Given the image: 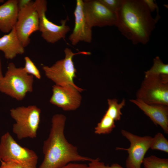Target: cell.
Here are the masks:
<instances>
[{
    "instance_id": "8",
    "label": "cell",
    "mask_w": 168,
    "mask_h": 168,
    "mask_svg": "<svg viewBox=\"0 0 168 168\" xmlns=\"http://www.w3.org/2000/svg\"><path fill=\"white\" fill-rule=\"evenodd\" d=\"M39 17V30L42 37L47 42L54 44L65 38L70 31L69 26L66 25L68 20H62L61 25H58L50 21L46 17L47 2L45 0H36L35 1Z\"/></svg>"
},
{
    "instance_id": "18",
    "label": "cell",
    "mask_w": 168,
    "mask_h": 168,
    "mask_svg": "<svg viewBox=\"0 0 168 168\" xmlns=\"http://www.w3.org/2000/svg\"><path fill=\"white\" fill-rule=\"evenodd\" d=\"M115 121L105 114L95 128L94 133L97 134L110 133L115 127Z\"/></svg>"
},
{
    "instance_id": "27",
    "label": "cell",
    "mask_w": 168,
    "mask_h": 168,
    "mask_svg": "<svg viewBox=\"0 0 168 168\" xmlns=\"http://www.w3.org/2000/svg\"><path fill=\"white\" fill-rule=\"evenodd\" d=\"M150 12H153L158 9L157 4L153 0H143Z\"/></svg>"
},
{
    "instance_id": "29",
    "label": "cell",
    "mask_w": 168,
    "mask_h": 168,
    "mask_svg": "<svg viewBox=\"0 0 168 168\" xmlns=\"http://www.w3.org/2000/svg\"><path fill=\"white\" fill-rule=\"evenodd\" d=\"M4 2V0H0V3H2Z\"/></svg>"
},
{
    "instance_id": "19",
    "label": "cell",
    "mask_w": 168,
    "mask_h": 168,
    "mask_svg": "<svg viewBox=\"0 0 168 168\" xmlns=\"http://www.w3.org/2000/svg\"><path fill=\"white\" fill-rule=\"evenodd\" d=\"M168 75V64L164 63L158 56L153 59V64L149 70L145 72V76Z\"/></svg>"
},
{
    "instance_id": "28",
    "label": "cell",
    "mask_w": 168,
    "mask_h": 168,
    "mask_svg": "<svg viewBox=\"0 0 168 168\" xmlns=\"http://www.w3.org/2000/svg\"><path fill=\"white\" fill-rule=\"evenodd\" d=\"M3 77L2 72V64L1 61L0 59V80Z\"/></svg>"
},
{
    "instance_id": "10",
    "label": "cell",
    "mask_w": 168,
    "mask_h": 168,
    "mask_svg": "<svg viewBox=\"0 0 168 168\" xmlns=\"http://www.w3.org/2000/svg\"><path fill=\"white\" fill-rule=\"evenodd\" d=\"M121 132L130 142L128 148H116L117 150L127 151L128 156L126 160V168H141L145 156L150 148L152 137L149 136H138L124 129H122Z\"/></svg>"
},
{
    "instance_id": "26",
    "label": "cell",
    "mask_w": 168,
    "mask_h": 168,
    "mask_svg": "<svg viewBox=\"0 0 168 168\" xmlns=\"http://www.w3.org/2000/svg\"><path fill=\"white\" fill-rule=\"evenodd\" d=\"M60 168H89L88 165L84 163H70Z\"/></svg>"
},
{
    "instance_id": "25",
    "label": "cell",
    "mask_w": 168,
    "mask_h": 168,
    "mask_svg": "<svg viewBox=\"0 0 168 168\" xmlns=\"http://www.w3.org/2000/svg\"><path fill=\"white\" fill-rule=\"evenodd\" d=\"M0 168H26L12 162L1 161Z\"/></svg>"
},
{
    "instance_id": "16",
    "label": "cell",
    "mask_w": 168,
    "mask_h": 168,
    "mask_svg": "<svg viewBox=\"0 0 168 168\" xmlns=\"http://www.w3.org/2000/svg\"><path fill=\"white\" fill-rule=\"evenodd\" d=\"M24 47L19 39L15 26L8 33L0 38V51L6 58L11 59L25 52Z\"/></svg>"
},
{
    "instance_id": "23",
    "label": "cell",
    "mask_w": 168,
    "mask_h": 168,
    "mask_svg": "<svg viewBox=\"0 0 168 168\" xmlns=\"http://www.w3.org/2000/svg\"><path fill=\"white\" fill-rule=\"evenodd\" d=\"M89 168H124L118 163H113L111 165H105L100 161L99 158L93 159L88 165Z\"/></svg>"
},
{
    "instance_id": "21",
    "label": "cell",
    "mask_w": 168,
    "mask_h": 168,
    "mask_svg": "<svg viewBox=\"0 0 168 168\" xmlns=\"http://www.w3.org/2000/svg\"><path fill=\"white\" fill-rule=\"evenodd\" d=\"M150 148L152 150H158L168 153V140L162 133H158L152 138Z\"/></svg>"
},
{
    "instance_id": "15",
    "label": "cell",
    "mask_w": 168,
    "mask_h": 168,
    "mask_svg": "<svg viewBox=\"0 0 168 168\" xmlns=\"http://www.w3.org/2000/svg\"><path fill=\"white\" fill-rule=\"evenodd\" d=\"M18 0H8L0 5V30L9 32L15 26L19 11Z\"/></svg>"
},
{
    "instance_id": "6",
    "label": "cell",
    "mask_w": 168,
    "mask_h": 168,
    "mask_svg": "<svg viewBox=\"0 0 168 168\" xmlns=\"http://www.w3.org/2000/svg\"><path fill=\"white\" fill-rule=\"evenodd\" d=\"M136 97L147 104L168 106V75L145 76Z\"/></svg>"
},
{
    "instance_id": "2",
    "label": "cell",
    "mask_w": 168,
    "mask_h": 168,
    "mask_svg": "<svg viewBox=\"0 0 168 168\" xmlns=\"http://www.w3.org/2000/svg\"><path fill=\"white\" fill-rule=\"evenodd\" d=\"M66 120L63 114L53 116L49 137L43 143L44 158L39 168H60L72 162L92 160L80 155L77 147L67 141L64 133Z\"/></svg>"
},
{
    "instance_id": "13",
    "label": "cell",
    "mask_w": 168,
    "mask_h": 168,
    "mask_svg": "<svg viewBox=\"0 0 168 168\" xmlns=\"http://www.w3.org/2000/svg\"><path fill=\"white\" fill-rule=\"evenodd\" d=\"M83 0H77L74 12V26L68 39L72 44L75 45L80 41L90 43L92 39L91 28L87 23L83 10Z\"/></svg>"
},
{
    "instance_id": "7",
    "label": "cell",
    "mask_w": 168,
    "mask_h": 168,
    "mask_svg": "<svg viewBox=\"0 0 168 168\" xmlns=\"http://www.w3.org/2000/svg\"><path fill=\"white\" fill-rule=\"evenodd\" d=\"M64 52V58L57 61L51 66H43L42 69L45 76L55 85L62 86L70 84L77 87L73 82V79L76 77L77 70L73 61V57L77 54L89 55L91 53L86 51L74 53L68 48H66Z\"/></svg>"
},
{
    "instance_id": "11",
    "label": "cell",
    "mask_w": 168,
    "mask_h": 168,
    "mask_svg": "<svg viewBox=\"0 0 168 168\" xmlns=\"http://www.w3.org/2000/svg\"><path fill=\"white\" fill-rule=\"evenodd\" d=\"M83 10L86 21L91 28L115 25L116 13L110 10L100 0H83Z\"/></svg>"
},
{
    "instance_id": "24",
    "label": "cell",
    "mask_w": 168,
    "mask_h": 168,
    "mask_svg": "<svg viewBox=\"0 0 168 168\" xmlns=\"http://www.w3.org/2000/svg\"><path fill=\"white\" fill-rule=\"evenodd\" d=\"M111 11L116 12L121 6L123 0H100Z\"/></svg>"
},
{
    "instance_id": "22",
    "label": "cell",
    "mask_w": 168,
    "mask_h": 168,
    "mask_svg": "<svg viewBox=\"0 0 168 168\" xmlns=\"http://www.w3.org/2000/svg\"><path fill=\"white\" fill-rule=\"evenodd\" d=\"M25 65L24 68L28 74L35 76L38 79H40L41 75L40 72L34 63L27 56L25 57Z\"/></svg>"
},
{
    "instance_id": "3",
    "label": "cell",
    "mask_w": 168,
    "mask_h": 168,
    "mask_svg": "<svg viewBox=\"0 0 168 168\" xmlns=\"http://www.w3.org/2000/svg\"><path fill=\"white\" fill-rule=\"evenodd\" d=\"M33 76L27 74L23 68H17L10 63L5 76L0 80V91L21 100L27 93L33 91Z\"/></svg>"
},
{
    "instance_id": "4",
    "label": "cell",
    "mask_w": 168,
    "mask_h": 168,
    "mask_svg": "<svg viewBox=\"0 0 168 168\" xmlns=\"http://www.w3.org/2000/svg\"><path fill=\"white\" fill-rule=\"evenodd\" d=\"M10 113L16 121L12 131L19 140L36 138L40 121L39 108L35 105L20 106L11 109Z\"/></svg>"
},
{
    "instance_id": "14",
    "label": "cell",
    "mask_w": 168,
    "mask_h": 168,
    "mask_svg": "<svg viewBox=\"0 0 168 168\" xmlns=\"http://www.w3.org/2000/svg\"><path fill=\"white\" fill-rule=\"evenodd\" d=\"M130 101L138 106L156 125H159L164 132L168 133V106L154 104H148L138 99Z\"/></svg>"
},
{
    "instance_id": "1",
    "label": "cell",
    "mask_w": 168,
    "mask_h": 168,
    "mask_svg": "<svg viewBox=\"0 0 168 168\" xmlns=\"http://www.w3.org/2000/svg\"><path fill=\"white\" fill-rule=\"evenodd\" d=\"M115 13V26L122 35L134 44L149 41L156 21L143 0H123Z\"/></svg>"
},
{
    "instance_id": "12",
    "label": "cell",
    "mask_w": 168,
    "mask_h": 168,
    "mask_svg": "<svg viewBox=\"0 0 168 168\" xmlns=\"http://www.w3.org/2000/svg\"><path fill=\"white\" fill-rule=\"evenodd\" d=\"M83 90L70 84L62 86L54 85L49 102L64 111L75 110L81 105L82 96L80 93Z\"/></svg>"
},
{
    "instance_id": "17",
    "label": "cell",
    "mask_w": 168,
    "mask_h": 168,
    "mask_svg": "<svg viewBox=\"0 0 168 168\" xmlns=\"http://www.w3.org/2000/svg\"><path fill=\"white\" fill-rule=\"evenodd\" d=\"M107 102L108 107L105 114L115 121L120 120L122 115L121 110L125 105V99H123L120 103L116 99H108Z\"/></svg>"
},
{
    "instance_id": "5",
    "label": "cell",
    "mask_w": 168,
    "mask_h": 168,
    "mask_svg": "<svg viewBox=\"0 0 168 168\" xmlns=\"http://www.w3.org/2000/svg\"><path fill=\"white\" fill-rule=\"evenodd\" d=\"M38 156L33 150L18 144L8 132L0 142V161L12 162L26 168H37Z\"/></svg>"
},
{
    "instance_id": "20",
    "label": "cell",
    "mask_w": 168,
    "mask_h": 168,
    "mask_svg": "<svg viewBox=\"0 0 168 168\" xmlns=\"http://www.w3.org/2000/svg\"><path fill=\"white\" fill-rule=\"evenodd\" d=\"M142 164L144 168H168V159L151 155L144 158Z\"/></svg>"
},
{
    "instance_id": "9",
    "label": "cell",
    "mask_w": 168,
    "mask_h": 168,
    "mask_svg": "<svg viewBox=\"0 0 168 168\" xmlns=\"http://www.w3.org/2000/svg\"><path fill=\"white\" fill-rule=\"evenodd\" d=\"M19 9L15 27L18 37L25 48L30 43V35L39 30V17L34 1L30 0Z\"/></svg>"
}]
</instances>
